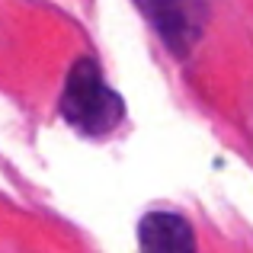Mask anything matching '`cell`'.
Here are the masks:
<instances>
[{"label": "cell", "instance_id": "cell-1", "mask_svg": "<svg viewBox=\"0 0 253 253\" xmlns=\"http://www.w3.org/2000/svg\"><path fill=\"white\" fill-rule=\"evenodd\" d=\"M61 116L74 125L81 135L103 138L122 122L125 106L122 96L106 84L99 61L90 55H81L68 71L61 93Z\"/></svg>", "mask_w": 253, "mask_h": 253}, {"label": "cell", "instance_id": "cell-2", "mask_svg": "<svg viewBox=\"0 0 253 253\" xmlns=\"http://www.w3.org/2000/svg\"><path fill=\"white\" fill-rule=\"evenodd\" d=\"M148 13L164 45L173 55H186L202 32L205 0H148Z\"/></svg>", "mask_w": 253, "mask_h": 253}, {"label": "cell", "instance_id": "cell-3", "mask_svg": "<svg viewBox=\"0 0 253 253\" xmlns=\"http://www.w3.org/2000/svg\"><path fill=\"white\" fill-rule=\"evenodd\" d=\"M141 253H196V234L176 211H148L138 224Z\"/></svg>", "mask_w": 253, "mask_h": 253}]
</instances>
